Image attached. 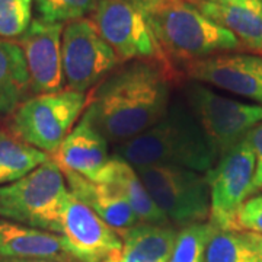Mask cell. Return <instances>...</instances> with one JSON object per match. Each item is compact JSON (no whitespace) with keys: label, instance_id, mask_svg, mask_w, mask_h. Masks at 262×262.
Masks as SVG:
<instances>
[{"label":"cell","instance_id":"obj_1","mask_svg":"<svg viewBox=\"0 0 262 262\" xmlns=\"http://www.w3.org/2000/svg\"><path fill=\"white\" fill-rule=\"evenodd\" d=\"M169 106L166 70L140 60L115 69L95 86L82 117L108 143L120 146L160 121Z\"/></svg>","mask_w":262,"mask_h":262},{"label":"cell","instance_id":"obj_2","mask_svg":"<svg viewBox=\"0 0 262 262\" xmlns=\"http://www.w3.org/2000/svg\"><path fill=\"white\" fill-rule=\"evenodd\" d=\"M115 155L134 168L177 166L207 173L217 156L189 106L170 105L149 130L117 146Z\"/></svg>","mask_w":262,"mask_h":262},{"label":"cell","instance_id":"obj_3","mask_svg":"<svg viewBox=\"0 0 262 262\" xmlns=\"http://www.w3.org/2000/svg\"><path fill=\"white\" fill-rule=\"evenodd\" d=\"M147 16L160 50L184 60L194 61L241 47L232 32L187 2L156 0Z\"/></svg>","mask_w":262,"mask_h":262},{"label":"cell","instance_id":"obj_4","mask_svg":"<svg viewBox=\"0 0 262 262\" xmlns=\"http://www.w3.org/2000/svg\"><path fill=\"white\" fill-rule=\"evenodd\" d=\"M67 195L64 175L51 156L24 178L0 187V217L58 234Z\"/></svg>","mask_w":262,"mask_h":262},{"label":"cell","instance_id":"obj_5","mask_svg":"<svg viewBox=\"0 0 262 262\" xmlns=\"http://www.w3.org/2000/svg\"><path fill=\"white\" fill-rule=\"evenodd\" d=\"M86 103L88 95L67 88L60 92L35 95L12 114L10 131L20 141L53 156L82 118Z\"/></svg>","mask_w":262,"mask_h":262},{"label":"cell","instance_id":"obj_6","mask_svg":"<svg viewBox=\"0 0 262 262\" xmlns=\"http://www.w3.org/2000/svg\"><path fill=\"white\" fill-rule=\"evenodd\" d=\"M136 170L169 223L185 227L210 219L207 175L177 166H143Z\"/></svg>","mask_w":262,"mask_h":262},{"label":"cell","instance_id":"obj_7","mask_svg":"<svg viewBox=\"0 0 262 262\" xmlns=\"http://www.w3.org/2000/svg\"><path fill=\"white\" fill-rule=\"evenodd\" d=\"M187 99L217 159L262 122V105L227 98L198 82L188 86Z\"/></svg>","mask_w":262,"mask_h":262},{"label":"cell","instance_id":"obj_8","mask_svg":"<svg viewBox=\"0 0 262 262\" xmlns=\"http://www.w3.org/2000/svg\"><path fill=\"white\" fill-rule=\"evenodd\" d=\"M156 0H101L91 20L120 60H147L162 56L149 24Z\"/></svg>","mask_w":262,"mask_h":262},{"label":"cell","instance_id":"obj_9","mask_svg":"<svg viewBox=\"0 0 262 262\" xmlns=\"http://www.w3.org/2000/svg\"><path fill=\"white\" fill-rule=\"evenodd\" d=\"M210 187V225L222 230H237V215L252 195L255 158L248 136L220 156L206 173Z\"/></svg>","mask_w":262,"mask_h":262},{"label":"cell","instance_id":"obj_10","mask_svg":"<svg viewBox=\"0 0 262 262\" xmlns=\"http://www.w3.org/2000/svg\"><path fill=\"white\" fill-rule=\"evenodd\" d=\"M63 76L67 89L86 94L120 64V57L95 28L91 19L66 24L61 37Z\"/></svg>","mask_w":262,"mask_h":262},{"label":"cell","instance_id":"obj_11","mask_svg":"<svg viewBox=\"0 0 262 262\" xmlns=\"http://www.w3.org/2000/svg\"><path fill=\"white\" fill-rule=\"evenodd\" d=\"M58 236L76 262H111L122 248L120 233L70 192L61 211Z\"/></svg>","mask_w":262,"mask_h":262},{"label":"cell","instance_id":"obj_12","mask_svg":"<svg viewBox=\"0 0 262 262\" xmlns=\"http://www.w3.org/2000/svg\"><path fill=\"white\" fill-rule=\"evenodd\" d=\"M64 24L34 19L19 39L29 73L31 92L53 94L64 89L61 37Z\"/></svg>","mask_w":262,"mask_h":262},{"label":"cell","instance_id":"obj_13","mask_svg":"<svg viewBox=\"0 0 262 262\" xmlns=\"http://www.w3.org/2000/svg\"><path fill=\"white\" fill-rule=\"evenodd\" d=\"M187 75L262 105V57L252 54H214L189 61Z\"/></svg>","mask_w":262,"mask_h":262},{"label":"cell","instance_id":"obj_14","mask_svg":"<svg viewBox=\"0 0 262 262\" xmlns=\"http://www.w3.org/2000/svg\"><path fill=\"white\" fill-rule=\"evenodd\" d=\"M53 159L61 170H70L98 182L111 156L106 139L82 117L53 155Z\"/></svg>","mask_w":262,"mask_h":262},{"label":"cell","instance_id":"obj_15","mask_svg":"<svg viewBox=\"0 0 262 262\" xmlns=\"http://www.w3.org/2000/svg\"><path fill=\"white\" fill-rule=\"evenodd\" d=\"M61 172L64 175L69 192L82 204L89 207L95 214L99 215L118 233L140 223L128 203L117 189L106 184L94 182L70 170Z\"/></svg>","mask_w":262,"mask_h":262},{"label":"cell","instance_id":"obj_16","mask_svg":"<svg viewBox=\"0 0 262 262\" xmlns=\"http://www.w3.org/2000/svg\"><path fill=\"white\" fill-rule=\"evenodd\" d=\"M196 8L232 32L241 46L262 53V0H215Z\"/></svg>","mask_w":262,"mask_h":262},{"label":"cell","instance_id":"obj_17","mask_svg":"<svg viewBox=\"0 0 262 262\" xmlns=\"http://www.w3.org/2000/svg\"><path fill=\"white\" fill-rule=\"evenodd\" d=\"M98 182L106 184L114 189H117L122 198L128 203V206L134 211V214L137 215L140 223L169 225L166 215L155 204L153 198L144 187L136 168L131 166L128 162H125L120 156L117 155L111 156Z\"/></svg>","mask_w":262,"mask_h":262},{"label":"cell","instance_id":"obj_18","mask_svg":"<svg viewBox=\"0 0 262 262\" xmlns=\"http://www.w3.org/2000/svg\"><path fill=\"white\" fill-rule=\"evenodd\" d=\"M0 256L73 261L58 234L0 217ZM76 262V261H75Z\"/></svg>","mask_w":262,"mask_h":262},{"label":"cell","instance_id":"obj_19","mask_svg":"<svg viewBox=\"0 0 262 262\" xmlns=\"http://www.w3.org/2000/svg\"><path fill=\"white\" fill-rule=\"evenodd\" d=\"M178 230L169 225L139 223L120 233L121 252L111 262H169Z\"/></svg>","mask_w":262,"mask_h":262},{"label":"cell","instance_id":"obj_20","mask_svg":"<svg viewBox=\"0 0 262 262\" xmlns=\"http://www.w3.org/2000/svg\"><path fill=\"white\" fill-rule=\"evenodd\" d=\"M31 91L24 51L18 42L0 39V118L15 113Z\"/></svg>","mask_w":262,"mask_h":262},{"label":"cell","instance_id":"obj_21","mask_svg":"<svg viewBox=\"0 0 262 262\" xmlns=\"http://www.w3.org/2000/svg\"><path fill=\"white\" fill-rule=\"evenodd\" d=\"M51 156L0 130V187L24 178Z\"/></svg>","mask_w":262,"mask_h":262},{"label":"cell","instance_id":"obj_22","mask_svg":"<svg viewBox=\"0 0 262 262\" xmlns=\"http://www.w3.org/2000/svg\"><path fill=\"white\" fill-rule=\"evenodd\" d=\"M204 262H258V259L245 232L222 230L213 226Z\"/></svg>","mask_w":262,"mask_h":262},{"label":"cell","instance_id":"obj_23","mask_svg":"<svg viewBox=\"0 0 262 262\" xmlns=\"http://www.w3.org/2000/svg\"><path fill=\"white\" fill-rule=\"evenodd\" d=\"M213 226L210 222L181 227L169 262H204V253Z\"/></svg>","mask_w":262,"mask_h":262},{"label":"cell","instance_id":"obj_24","mask_svg":"<svg viewBox=\"0 0 262 262\" xmlns=\"http://www.w3.org/2000/svg\"><path fill=\"white\" fill-rule=\"evenodd\" d=\"M101 0H34L38 19L51 24H64L94 13Z\"/></svg>","mask_w":262,"mask_h":262},{"label":"cell","instance_id":"obj_25","mask_svg":"<svg viewBox=\"0 0 262 262\" xmlns=\"http://www.w3.org/2000/svg\"><path fill=\"white\" fill-rule=\"evenodd\" d=\"M34 0H0V37H22L32 22Z\"/></svg>","mask_w":262,"mask_h":262},{"label":"cell","instance_id":"obj_26","mask_svg":"<svg viewBox=\"0 0 262 262\" xmlns=\"http://www.w3.org/2000/svg\"><path fill=\"white\" fill-rule=\"evenodd\" d=\"M237 230L262 234V195L246 200L237 215Z\"/></svg>","mask_w":262,"mask_h":262},{"label":"cell","instance_id":"obj_27","mask_svg":"<svg viewBox=\"0 0 262 262\" xmlns=\"http://www.w3.org/2000/svg\"><path fill=\"white\" fill-rule=\"evenodd\" d=\"M248 140L251 143L255 158V177L252 184V192H255L262 188V122L251 130Z\"/></svg>","mask_w":262,"mask_h":262},{"label":"cell","instance_id":"obj_28","mask_svg":"<svg viewBox=\"0 0 262 262\" xmlns=\"http://www.w3.org/2000/svg\"><path fill=\"white\" fill-rule=\"evenodd\" d=\"M248 241L251 242L252 248L255 249V253H256V259L258 262H262V234L256 233H249V232H245Z\"/></svg>","mask_w":262,"mask_h":262},{"label":"cell","instance_id":"obj_29","mask_svg":"<svg viewBox=\"0 0 262 262\" xmlns=\"http://www.w3.org/2000/svg\"><path fill=\"white\" fill-rule=\"evenodd\" d=\"M0 262H75V261L46 259V258H12V256H0Z\"/></svg>","mask_w":262,"mask_h":262},{"label":"cell","instance_id":"obj_30","mask_svg":"<svg viewBox=\"0 0 262 262\" xmlns=\"http://www.w3.org/2000/svg\"><path fill=\"white\" fill-rule=\"evenodd\" d=\"M181 2H187V3H191V5H192V3H198V5H200V3H207V2H215V0H181Z\"/></svg>","mask_w":262,"mask_h":262}]
</instances>
